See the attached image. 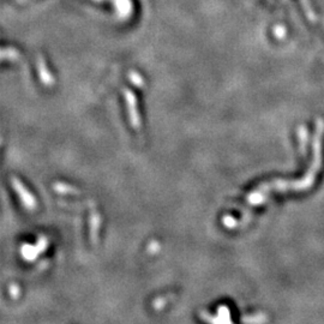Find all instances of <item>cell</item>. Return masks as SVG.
Wrapping results in <instances>:
<instances>
[{"mask_svg":"<svg viewBox=\"0 0 324 324\" xmlns=\"http://www.w3.org/2000/svg\"><path fill=\"white\" fill-rule=\"evenodd\" d=\"M158 251V244L156 243V241H153V243H150L149 245V252L150 254H154V252Z\"/></svg>","mask_w":324,"mask_h":324,"instance_id":"15","label":"cell"},{"mask_svg":"<svg viewBox=\"0 0 324 324\" xmlns=\"http://www.w3.org/2000/svg\"><path fill=\"white\" fill-rule=\"evenodd\" d=\"M10 293H11V295H12V298H18V295H20V293H21V290H20V287L18 286H16V284H11L10 286Z\"/></svg>","mask_w":324,"mask_h":324,"instance_id":"13","label":"cell"},{"mask_svg":"<svg viewBox=\"0 0 324 324\" xmlns=\"http://www.w3.org/2000/svg\"><path fill=\"white\" fill-rule=\"evenodd\" d=\"M223 225L228 227V228H233V227L237 225V221L232 218V216H225V219H223Z\"/></svg>","mask_w":324,"mask_h":324,"instance_id":"12","label":"cell"},{"mask_svg":"<svg viewBox=\"0 0 324 324\" xmlns=\"http://www.w3.org/2000/svg\"><path fill=\"white\" fill-rule=\"evenodd\" d=\"M53 189H54V191H56V192L61 193V194H78V193H81L78 189H76V187H74V186L66 185V184H64V183H56L53 185Z\"/></svg>","mask_w":324,"mask_h":324,"instance_id":"6","label":"cell"},{"mask_svg":"<svg viewBox=\"0 0 324 324\" xmlns=\"http://www.w3.org/2000/svg\"><path fill=\"white\" fill-rule=\"evenodd\" d=\"M274 34H275L277 39H283L284 35H286V28L283 25H276L274 28Z\"/></svg>","mask_w":324,"mask_h":324,"instance_id":"11","label":"cell"},{"mask_svg":"<svg viewBox=\"0 0 324 324\" xmlns=\"http://www.w3.org/2000/svg\"><path fill=\"white\" fill-rule=\"evenodd\" d=\"M100 222L101 219L99 212L93 209L92 214H90V240H92L93 244H97V241H99L97 237H99Z\"/></svg>","mask_w":324,"mask_h":324,"instance_id":"4","label":"cell"},{"mask_svg":"<svg viewBox=\"0 0 324 324\" xmlns=\"http://www.w3.org/2000/svg\"><path fill=\"white\" fill-rule=\"evenodd\" d=\"M165 304H166V299H164V298H160V299H157V300L154 302V306H155V309L160 310V309L164 308Z\"/></svg>","mask_w":324,"mask_h":324,"instance_id":"14","label":"cell"},{"mask_svg":"<svg viewBox=\"0 0 324 324\" xmlns=\"http://www.w3.org/2000/svg\"><path fill=\"white\" fill-rule=\"evenodd\" d=\"M11 184H12L13 190L16 191V193L20 196L24 207L27 209H30V210L35 209L36 208L35 197L29 192V190L23 185V184H22L21 180L16 178V176H12V178H11Z\"/></svg>","mask_w":324,"mask_h":324,"instance_id":"1","label":"cell"},{"mask_svg":"<svg viewBox=\"0 0 324 324\" xmlns=\"http://www.w3.org/2000/svg\"><path fill=\"white\" fill-rule=\"evenodd\" d=\"M30 0H16L17 4H25V3H29Z\"/></svg>","mask_w":324,"mask_h":324,"instance_id":"17","label":"cell"},{"mask_svg":"<svg viewBox=\"0 0 324 324\" xmlns=\"http://www.w3.org/2000/svg\"><path fill=\"white\" fill-rule=\"evenodd\" d=\"M39 254H41V252H40L38 245H36V246H31V245L25 244L23 245V247H22V255H23V257L27 259V261H34L36 256Z\"/></svg>","mask_w":324,"mask_h":324,"instance_id":"7","label":"cell"},{"mask_svg":"<svg viewBox=\"0 0 324 324\" xmlns=\"http://www.w3.org/2000/svg\"><path fill=\"white\" fill-rule=\"evenodd\" d=\"M36 67H38L39 77L43 83V85L52 86L54 84V78L52 74H50L49 68L47 67V63H46L45 58H43L41 54H39V56L36 57Z\"/></svg>","mask_w":324,"mask_h":324,"instance_id":"3","label":"cell"},{"mask_svg":"<svg viewBox=\"0 0 324 324\" xmlns=\"http://www.w3.org/2000/svg\"><path fill=\"white\" fill-rule=\"evenodd\" d=\"M94 2H96V3H104V2H108V3H113V0H94Z\"/></svg>","mask_w":324,"mask_h":324,"instance_id":"16","label":"cell"},{"mask_svg":"<svg viewBox=\"0 0 324 324\" xmlns=\"http://www.w3.org/2000/svg\"><path fill=\"white\" fill-rule=\"evenodd\" d=\"M21 53L18 52L16 48H12V47H4L2 50V59L3 60H10L14 61L17 59H20Z\"/></svg>","mask_w":324,"mask_h":324,"instance_id":"8","label":"cell"},{"mask_svg":"<svg viewBox=\"0 0 324 324\" xmlns=\"http://www.w3.org/2000/svg\"><path fill=\"white\" fill-rule=\"evenodd\" d=\"M124 93V97L128 103V111H129V118L130 122H131L133 129H139L140 128V118L138 110H137V99L130 89H122Z\"/></svg>","mask_w":324,"mask_h":324,"instance_id":"2","label":"cell"},{"mask_svg":"<svg viewBox=\"0 0 324 324\" xmlns=\"http://www.w3.org/2000/svg\"><path fill=\"white\" fill-rule=\"evenodd\" d=\"M121 17H129L132 12V2L131 0H113L112 3Z\"/></svg>","mask_w":324,"mask_h":324,"instance_id":"5","label":"cell"},{"mask_svg":"<svg viewBox=\"0 0 324 324\" xmlns=\"http://www.w3.org/2000/svg\"><path fill=\"white\" fill-rule=\"evenodd\" d=\"M129 79L132 82L133 85L138 86V88H144L146 86V81H144L142 76L136 71H130L129 72Z\"/></svg>","mask_w":324,"mask_h":324,"instance_id":"9","label":"cell"},{"mask_svg":"<svg viewBox=\"0 0 324 324\" xmlns=\"http://www.w3.org/2000/svg\"><path fill=\"white\" fill-rule=\"evenodd\" d=\"M300 2H301V5H302V7H304L306 16H308L309 20L311 22H315L316 21V14H315V12H313L311 4H310L309 0H300Z\"/></svg>","mask_w":324,"mask_h":324,"instance_id":"10","label":"cell"}]
</instances>
